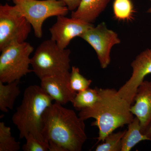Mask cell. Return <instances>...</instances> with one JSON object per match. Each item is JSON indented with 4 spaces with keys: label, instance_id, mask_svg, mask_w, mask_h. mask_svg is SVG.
Returning a JSON list of instances; mask_svg holds the SVG:
<instances>
[{
    "label": "cell",
    "instance_id": "obj_1",
    "mask_svg": "<svg viewBox=\"0 0 151 151\" xmlns=\"http://www.w3.org/2000/svg\"><path fill=\"white\" fill-rule=\"evenodd\" d=\"M84 122L73 110L55 102L43 113L42 135L65 151H81L87 139Z\"/></svg>",
    "mask_w": 151,
    "mask_h": 151
},
{
    "label": "cell",
    "instance_id": "obj_2",
    "mask_svg": "<svg viewBox=\"0 0 151 151\" xmlns=\"http://www.w3.org/2000/svg\"><path fill=\"white\" fill-rule=\"evenodd\" d=\"M100 98L92 107L79 111L82 120L93 118L91 125L98 128L97 142H104L108 135L119 127L128 125L134 120L130 111L131 105L119 97L114 89L98 88Z\"/></svg>",
    "mask_w": 151,
    "mask_h": 151
},
{
    "label": "cell",
    "instance_id": "obj_3",
    "mask_svg": "<svg viewBox=\"0 0 151 151\" xmlns=\"http://www.w3.org/2000/svg\"><path fill=\"white\" fill-rule=\"evenodd\" d=\"M52 101L40 86L31 85L25 89L21 104L12 117L13 123L19 132L20 139L31 134L45 141L41 133L42 116Z\"/></svg>",
    "mask_w": 151,
    "mask_h": 151
},
{
    "label": "cell",
    "instance_id": "obj_4",
    "mask_svg": "<svg viewBox=\"0 0 151 151\" xmlns=\"http://www.w3.org/2000/svg\"><path fill=\"white\" fill-rule=\"evenodd\" d=\"M70 50L62 49L51 39L38 46L31 58L32 71L41 79L69 71Z\"/></svg>",
    "mask_w": 151,
    "mask_h": 151
},
{
    "label": "cell",
    "instance_id": "obj_5",
    "mask_svg": "<svg viewBox=\"0 0 151 151\" xmlns=\"http://www.w3.org/2000/svg\"><path fill=\"white\" fill-rule=\"evenodd\" d=\"M34 50L30 44L24 42L11 43L1 50L0 81L11 83L33 72L29 69L30 56Z\"/></svg>",
    "mask_w": 151,
    "mask_h": 151
},
{
    "label": "cell",
    "instance_id": "obj_6",
    "mask_svg": "<svg viewBox=\"0 0 151 151\" xmlns=\"http://www.w3.org/2000/svg\"><path fill=\"white\" fill-rule=\"evenodd\" d=\"M20 13L30 23L38 38L43 35L42 26L47 19L52 17L66 16L67 6L60 0H13Z\"/></svg>",
    "mask_w": 151,
    "mask_h": 151
},
{
    "label": "cell",
    "instance_id": "obj_7",
    "mask_svg": "<svg viewBox=\"0 0 151 151\" xmlns=\"http://www.w3.org/2000/svg\"><path fill=\"white\" fill-rule=\"evenodd\" d=\"M31 25L15 6L0 5V51L13 42H25Z\"/></svg>",
    "mask_w": 151,
    "mask_h": 151
},
{
    "label": "cell",
    "instance_id": "obj_8",
    "mask_svg": "<svg viewBox=\"0 0 151 151\" xmlns=\"http://www.w3.org/2000/svg\"><path fill=\"white\" fill-rule=\"evenodd\" d=\"M80 37L94 49L100 66L103 69L107 68L111 63L112 47L121 42L118 34L108 29L105 22L90 28Z\"/></svg>",
    "mask_w": 151,
    "mask_h": 151
},
{
    "label": "cell",
    "instance_id": "obj_9",
    "mask_svg": "<svg viewBox=\"0 0 151 151\" xmlns=\"http://www.w3.org/2000/svg\"><path fill=\"white\" fill-rule=\"evenodd\" d=\"M132 76L119 89L117 94L129 105L134 103L138 87L145 77L151 73V48L147 49L138 55L131 63Z\"/></svg>",
    "mask_w": 151,
    "mask_h": 151
},
{
    "label": "cell",
    "instance_id": "obj_10",
    "mask_svg": "<svg viewBox=\"0 0 151 151\" xmlns=\"http://www.w3.org/2000/svg\"><path fill=\"white\" fill-rule=\"evenodd\" d=\"M94 25L75 18L65 16L57 17L56 22L50 28L51 39L55 42L60 48L64 49L73 38L80 37L86 31Z\"/></svg>",
    "mask_w": 151,
    "mask_h": 151
},
{
    "label": "cell",
    "instance_id": "obj_11",
    "mask_svg": "<svg viewBox=\"0 0 151 151\" xmlns=\"http://www.w3.org/2000/svg\"><path fill=\"white\" fill-rule=\"evenodd\" d=\"M70 72L52 76L41 79L40 86L55 103L65 105L73 101L77 92L70 87Z\"/></svg>",
    "mask_w": 151,
    "mask_h": 151
},
{
    "label": "cell",
    "instance_id": "obj_12",
    "mask_svg": "<svg viewBox=\"0 0 151 151\" xmlns=\"http://www.w3.org/2000/svg\"><path fill=\"white\" fill-rule=\"evenodd\" d=\"M134 102L130 111L139 119L141 132L144 134L151 123V81L144 80L140 84Z\"/></svg>",
    "mask_w": 151,
    "mask_h": 151
},
{
    "label": "cell",
    "instance_id": "obj_13",
    "mask_svg": "<svg viewBox=\"0 0 151 151\" xmlns=\"http://www.w3.org/2000/svg\"><path fill=\"white\" fill-rule=\"evenodd\" d=\"M110 1L81 0L78 8L71 12V17L93 24L106 8Z\"/></svg>",
    "mask_w": 151,
    "mask_h": 151
},
{
    "label": "cell",
    "instance_id": "obj_14",
    "mask_svg": "<svg viewBox=\"0 0 151 151\" xmlns=\"http://www.w3.org/2000/svg\"><path fill=\"white\" fill-rule=\"evenodd\" d=\"M145 140L151 141V139L141 132L139 121L135 117L128 124V129L122 138V151H131L138 143Z\"/></svg>",
    "mask_w": 151,
    "mask_h": 151
},
{
    "label": "cell",
    "instance_id": "obj_15",
    "mask_svg": "<svg viewBox=\"0 0 151 151\" xmlns=\"http://www.w3.org/2000/svg\"><path fill=\"white\" fill-rule=\"evenodd\" d=\"M20 80H17L4 84L0 81V110L7 113L8 109L12 110L17 97L20 93L19 84Z\"/></svg>",
    "mask_w": 151,
    "mask_h": 151
},
{
    "label": "cell",
    "instance_id": "obj_16",
    "mask_svg": "<svg viewBox=\"0 0 151 151\" xmlns=\"http://www.w3.org/2000/svg\"><path fill=\"white\" fill-rule=\"evenodd\" d=\"M100 98L97 87L89 88L76 93L71 102L76 110L80 111L85 108L92 107Z\"/></svg>",
    "mask_w": 151,
    "mask_h": 151
},
{
    "label": "cell",
    "instance_id": "obj_17",
    "mask_svg": "<svg viewBox=\"0 0 151 151\" xmlns=\"http://www.w3.org/2000/svg\"><path fill=\"white\" fill-rule=\"evenodd\" d=\"M113 8L116 19L130 22L134 19L135 12L132 0H114Z\"/></svg>",
    "mask_w": 151,
    "mask_h": 151
},
{
    "label": "cell",
    "instance_id": "obj_18",
    "mask_svg": "<svg viewBox=\"0 0 151 151\" xmlns=\"http://www.w3.org/2000/svg\"><path fill=\"white\" fill-rule=\"evenodd\" d=\"M20 149V143L12 136L11 128L4 122H0V151H18Z\"/></svg>",
    "mask_w": 151,
    "mask_h": 151
},
{
    "label": "cell",
    "instance_id": "obj_19",
    "mask_svg": "<svg viewBox=\"0 0 151 151\" xmlns=\"http://www.w3.org/2000/svg\"><path fill=\"white\" fill-rule=\"evenodd\" d=\"M126 130L109 134L105 138L103 143L98 145L96 151H122V139Z\"/></svg>",
    "mask_w": 151,
    "mask_h": 151
},
{
    "label": "cell",
    "instance_id": "obj_20",
    "mask_svg": "<svg viewBox=\"0 0 151 151\" xmlns=\"http://www.w3.org/2000/svg\"><path fill=\"white\" fill-rule=\"evenodd\" d=\"M69 82L71 89L77 92L89 88L92 81L81 75L78 68L73 66L70 72Z\"/></svg>",
    "mask_w": 151,
    "mask_h": 151
},
{
    "label": "cell",
    "instance_id": "obj_21",
    "mask_svg": "<svg viewBox=\"0 0 151 151\" xmlns=\"http://www.w3.org/2000/svg\"><path fill=\"white\" fill-rule=\"evenodd\" d=\"M26 143L22 146L24 151H47L49 148L48 141L38 139L32 134H29L25 138Z\"/></svg>",
    "mask_w": 151,
    "mask_h": 151
},
{
    "label": "cell",
    "instance_id": "obj_22",
    "mask_svg": "<svg viewBox=\"0 0 151 151\" xmlns=\"http://www.w3.org/2000/svg\"><path fill=\"white\" fill-rule=\"evenodd\" d=\"M67 6L69 11H75L78 8L81 0H60Z\"/></svg>",
    "mask_w": 151,
    "mask_h": 151
},
{
    "label": "cell",
    "instance_id": "obj_23",
    "mask_svg": "<svg viewBox=\"0 0 151 151\" xmlns=\"http://www.w3.org/2000/svg\"><path fill=\"white\" fill-rule=\"evenodd\" d=\"M49 151H65L62 147L53 142L49 141Z\"/></svg>",
    "mask_w": 151,
    "mask_h": 151
},
{
    "label": "cell",
    "instance_id": "obj_24",
    "mask_svg": "<svg viewBox=\"0 0 151 151\" xmlns=\"http://www.w3.org/2000/svg\"><path fill=\"white\" fill-rule=\"evenodd\" d=\"M144 134H145L147 137L151 139V123L147 128V129L144 132Z\"/></svg>",
    "mask_w": 151,
    "mask_h": 151
},
{
    "label": "cell",
    "instance_id": "obj_25",
    "mask_svg": "<svg viewBox=\"0 0 151 151\" xmlns=\"http://www.w3.org/2000/svg\"><path fill=\"white\" fill-rule=\"evenodd\" d=\"M150 1L151 2V0H150ZM147 13L151 14V6L150 7V8L148 9V10L147 11Z\"/></svg>",
    "mask_w": 151,
    "mask_h": 151
},
{
    "label": "cell",
    "instance_id": "obj_26",
    "mask_svg": "<svg viewBox=\"0 0 151 151\" xmlns=\"http://www.w3.org/2000/svg\"><path fill=\"white\" fill-rule=\"evenodd\" d=\"M8 1H9V0H8Z\"/></svg>",
    "mask_w": 151,
    "mask_h": 151
}]
</instances>
